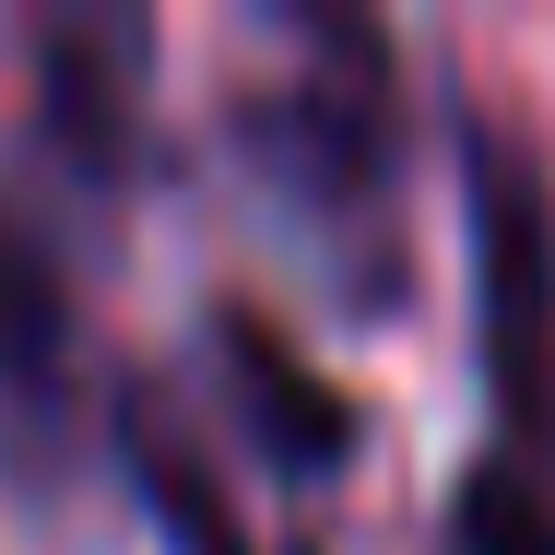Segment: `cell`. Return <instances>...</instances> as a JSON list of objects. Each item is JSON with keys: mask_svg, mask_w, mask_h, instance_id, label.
Wrapping results in <instances>:
<instances>
[{"mask_svg": "<svg viewBox=\"0 0 555 555\" xmlns=\"http://www.w3.org/2000/svg\"><path fill=\"white\" fill-rule=\"evenodd\" d=\"M60 366H72V296L36 224L0 202V402H60Z\"/></svg>", "mask_w": 555, "mask_h": 555, "instance_id": "obj_5", "label": "cell"}, {"mask_svg": "<svg viewBox=\"0 0 555 555\" xmlns=\"http://www.w3.org/2000/svg\"><path fill=\"white\" fill-rule=\"evenodd\" d=\"M248 166L272 178V202L296 236L332 260L354 308L402 296V95H390V36L354 12H308L296 24V72L260 83L248 107Z\"/></svg>", "mask_w": 555, "mask_h": 555, "instance_id": "obj_1", "label": "cell"}, {"mask_svg": "<svg viewBox=\"0 0 555 555\" xmlns=\"http://www.w3.org/2000/svg\"><path fill=\"white\" fill-rule=\"evenodd\" d=\"M118 461H130V485H142V508H154V532L178 555H320V544H272V532H248V508L224 496V473L202 461V438L154 402V390H130L118 402Z\"/></svg>", "mask_w": 555, "mask_h": 555, "instance_id": "obj_4", "label": "cell"}, {"mask_svg": "<svg viewBox=\"0 0 555 555\" xmlns=\"http://www.w3.org/2000/svg\"><path fill=\"white\" fill-rule=\"evenodd\" d=\"M214 354H224L248 426H260V449H272L284 473H343V449H354V402H343V390L272 332L260 308H224V320H214Z\"/></svg>", "mask_w": 555, "mask_h": 555, "instance_id": "obj_3", "label": "cell"}, {"mask_svg": "<svg viewBox=\"0 0 555 555\" xmlns=\"http://www.w3.org/2000/svg\"><path fill=\"white\" fill-rule=\"evenodd\" d=\"M461 178H473V332H485V390H496V449L555 473V190L508 118H461Z\"/></svg>", "mask_w": 555, "mask_h": 555, "instance_id": "obj_2", "label": "cell"}]
</instances>
